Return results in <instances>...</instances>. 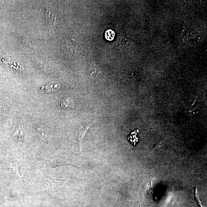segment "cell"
I'll use <instances>...</instances> for the list:
<instances>
[{"label":"cell","mask_w":207,"mask_h":207,"mask_svg":"<svg viewBox=\"0 0 207 207\" xmlns=\"http://www.w3.org/2000/svg\"><path fill=\"white\" fill-rule=\"evenodd\" d=\"M60 106L62 108H75V103L74 100L71 98H67L61 101Z\"/></svg>","instance_id":"obj_2"},{"label":"cell","mask_w":207,"mask_h":207,"mask_svg":"<svg viewBox=\"0 0 207 207\" xmlns=\"http://www.w3.org/2000/svg\"><path fill=\"white\" fill-rule=\"evenodd\" d=\"M51 180L52 181L55 186H59L63 185V184L67 183L72 182V181L74 180V179H69L60 180V179L51 178Z\"/></svg>","instance_id":"obj_4"},{"label":"cell","mask_w":207,"mask_h":207,"mask_svg":"<svg viewBox=\"0 0 207 207\" xmlns=\"http://www.w3.org/2000/svg\"><path fill=\"white\" fill-rule=\"evenodd\" d=\"M102 75L101 71L99 67L97 66L93 63L90 65L88 69L89 77L91 80H93Z\"/></svg>","instance_id":"obj_1"},{"label":"cell","mask_w":207,"mask_h":207,"mask_svg":"<svg viewBox=\"0 0 207 207\" xmlns=\"http://www.w3.org/2000/svg\"><path fill=\"white\" fill-rule=\"evenodd\" d=\"M16 165H13V169H16V170L15 171V172H16L17 175H18L20 177L18 167H17V166Z\"/></svg>","instance_id":"obj_8"},{"label":"cell","mask_w":207,"mask_h":207,"mask_svg":"<svg viewBox=\"0 0 207 207\" xmlns=\"http://www.w3.org/2000/svg\"><path fill=\"white\" fill-rule=\"evenodd\" d=\"M105 35H106L105 36L107 40H112L114 37V33L113 31L109 30L106 31Z\"/></svg>","instance_id":"obj_6"},{"label":"cell","mask_w":207,"mask_h":207,"mask_svg":"<svg viewBox=\"0 0 207 207\" xmlns=\"http://www.w3.org/2000/svg\"><path fill=\"white\" fill-rule=\"evenodd\" d=\"M92 124H89L86 126L84 127H82L81 130L79 132V146H80V148H81V145H82L83 141L84 139V137H85V134L86 132L88 129L89 128V127H91V126L92 125Z\"/></svg>","instance_id":"obj_3"},{"label":"cell","mask_w":207,"mask_h":207,"mask_svg":"<svg viewBox=\"0 0 207 207\" xmlns=\"http://www.w3.org/2000/svg\"><path fill=\"white\" fill-rule=\"evenodd\" d=\"M23 126L22 125V126H19V127L17 129L16 131L13 134V135L17 140L19 141L21 139L22 136L23 135Z\"/></svg>","instance_id":"obj_5"},{"label":"cell","mask_w":207,"mask_h":207,"mask_svg":"<svg viewBox=\"0 0 207 207\" xmlns=\"http://www.w3.org/2000/svg\"><path fill=\"white\" fill-rule=\"evenodd\" d=\"M195 196L196 198L197 201L199 203V204L202 207H204L203 206L202 204L201 201H200L199 194H198V193L197 188V185L196 186V188Z\"/></svg>","instance_id":"obj_7"}]
</instances>
